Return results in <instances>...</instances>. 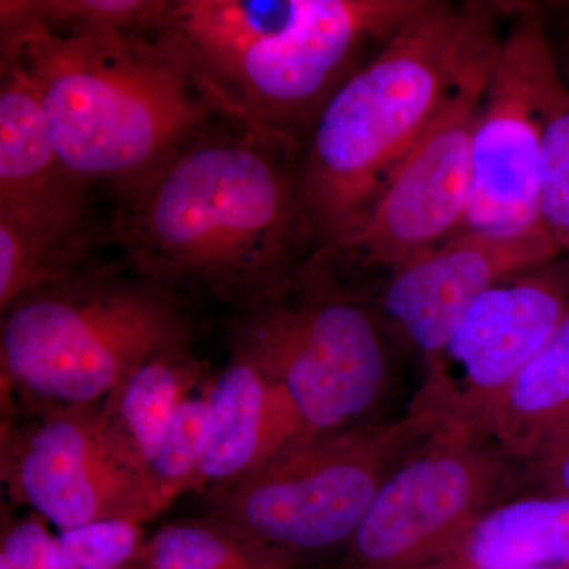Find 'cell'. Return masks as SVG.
<instances>
[{"label": "cell", "mask_w": 569, "mask_h": 569, "mask_svg": "<svg viewBox=\"0 0 569 569\" xmlns=\"http://www.w3.org/2000/svg\"><path fill=\"white\" fill-rule=\"evenodd\" d=\"M507 3L427 2L326 103L301 156L313 250L359 223L462 74L503 32Z\"/></svg>", "instance_id": "277c9868"}, {"label": "cell", "mask_w": 569, "mask_h": 569, "mask_svg": "<svg viewBox=\"0 0 569 569\" xmlns=\"http://www.w3.org/2000/svg\"><path fill=\"white\" fill-rule=\"evenodd\" d=\"M387 336L365 302L293 280L246 307L233 353L283 389L305 438L365 422L391 378Z\"/></svg>", "instance_id": "ba28073f"}, {"label": "cell", "mask_w": 569, "mask_h": 569, "mask_svg": "<svg viewBox=\"0 0 569 569\" xmlns=\"http://www.w3.org/2000/svg\"><path fill=\"white\" fill-rule=\"evenodd\" d=\"M203 377V365L189 347L178 348L137 367L103 400L112 429L148 470L176 410L201 387Z\"/></svg>", "instance_id": "ac0fdd59"}, {"label": "cell", "mask_w": 569, "mask_h": 569, "mask_svg": "<svg viewBox=\"0 0 569 569\" xmlns=\"http://www.w3.org/2000/svg\"><path fill=\"white\" fill-rule=\"evenodd\" d=\"M539 473L545 477L546 485L552 493L569 496V451L553 459L552 462L539 467Z\"/></svg>", "instance_id": "484cf974"}, {"label": "cell", "mask_w": 569, "mask_h": 569, "mask_svg": "<svg viewBox=\"0 0 569 569\" xmlns=\"http://www.w3.org/2000/svg\"><path fill=\"white\" fill-rule=\"evenodd\" d=\"M211 436L193 489L209 492L249 477L302 437L293 403L282 388L244 356L209 383Z\"/></svg>", "instance_id": "9a60e30c"}, {"label": "cell", "mask_w": 569, "mask_h": 569, "mask_svg": "<svg viewBox=\"0 0 569 569\" xmlns=\"http://www.w3.org/2000/svg\"><path fill=\"white\" fill-rule=\"evenodd\" d=\"M568 312L569 254L497 283L427 359L411 410L432 418L445 433L481 437L498 399Z\"/></svg>", "instance_id": "4fadbf2b"}, {"label": "cell", "mask_w": 569, "mask_h": 569, "mask_svg": "<svg viewBox=\"0 0 569 569\" xmlns=\"http://www.w3.org/2000/svg\"><path fill=\"white\" fill-rule=\"evenodd\" d=\"M2 61L31 82L63 167L112 189L140 181L222 118L167 28L61 31L2 0ZM223 119V118H222Z\"/></svg>", "instance_id": "7a4b0ae2"}, {"label": "cell", "mask_w": 569, "mask_h": 569, "mask_svg": "<svg viewBox=\"0 0 569 569\" xmlns=\"http://www.w3.org/2000/svg\"><path fill=\"white\" fill-rule=\"evenodd\" d=\"M569 567V496L503 501L443 552L417 569H563Z\"/></svg>", "instance_id": "e0dca14e"}, {"label": "cell", "mask_w": 569, "mask_h": 569, "mask_svg": "<svg viewBox=\"0 0 569 569\" xmlns=\"http://www.w3.org/2000/svg\"><path fill=\"white\" fill-rule=\"evenodd\" d=\"M520 462L488 438L441 433L385 482L342 569H417L515 489Z\"/></svg>", "instance_id": "7c38bea8"}, {"label": "cell", "mask_w": 569, "mask_h": 569, "mask_svg": "<svg viewBox=\"0 0 569 569\" xmlns=\"http://www.w3.org/2000/svg\"><path fill=\"white\" fill-rule=\"evenodd\" d=\"M174 293L112 269H84L2 313V392L28 408L103 402L137 367L189 347Z\"/></svg>", "instance_id": "5b68a950"}, {"label": "cell", "mask_w": 569, "mask_h": 569, "mask_svg": "<svg viewBox=\"0 0 569 569\" xmlns=\"http://www.w3.org/2000/svg\"><path fill=\"white\" fill-rule=\"evenodd\" d=\"M441 433L410 410L296 438L249 477L211 490L209 516L305 559L346 549L385 482Z\"/></svg>", "instance_id": "8992f818"}, {"label": "cell", "mask_w": 569, "mask_h": 569, "mask_svg": "<svg viewBox=\"0 0 569 569\" xmlns=\"http://www.w3.org/2000/svg\"><path fill=\"white\" fill-rule=\"evenodd\" d=\"M41 24L61 31H152L167 20L168 0H22Z\"/></svg>", "instance_id": "44dd1931"}, {"label": "cell", "mask_w": 569, "mask_h": 569, "mask_svg": "<svg viewBox=\"0 0 569 569\" xmlns=\"http://www.w3.org/2000/svg\"><path fill=\"white\" fill-rule=\"evenodd\" d=\"M565 91L541 9L509 3L471 133L470 198L459 233L546 231L542 138L550 111Z\"/></svg>", "instance_id": "9c48e42d"}, {"label": "cell", "mask_w": 569, "mask_h": 569, "mask_svg": "<svg viewBox=\"0 0 569 569\" xmlns=\"http://www.w3.org/2000/svg\"><path fill=\"white\" fill-rule=\"evenodd\" d=\"M62 569H130L144 539L141 523L108 520L59 531Z\"/></svg>", "instance_id": "603a6c76"}, {"label": "cell", "mask_w": 569, "mask_h": 569, "mask_svg": "<svg viewBox=\"0 0 569 569\" xmlns=\"http://www.w3.org/2000/svg\"><path fill=\"white\" fill-rule=\"evenodd\" d=\"M560 257L546 231L523 236L462 231L396 272L367 306L388 335L427 361L486 291Z\"/></svg>", "instance_id": "5bb4252c"}, {"label": "cell", "mask_w": 569, "mask_h": 569, "mask_svg": "<svg viewBox=\"0 0 569 569\" xmlns=\"http://www.w3.org/2000/svg\"><path fill=\"white\" fill-rule=\"evenodd\" d=\"M140 569H317L296 556L212 518L168 523L142 545Z\"/></svg>", "instance_id": "d6986e66"}, {"label": "cell", "mask_w": 569, "mask_h": 569, "mask_svg": "<svg viewBox=\"0 0 569 569\" xmlns=\"http://www.w3.org/2000/svg\"><path fill=\"white\" fill-rule=\"evenodd\" d=\"M497 47L462 74L353 230L310 254L299 280L367 305L396 272L459 233L470 198L471 133Z\"/></svg>", "instance_id": "52a82bcc"}, {"label": "cell", "mask_w": 569, "mask_h": 569, "mask_svg": "<svg viewBox=\"0 0 569 569\" xmlns=\"http://www.w3.org/2000/svg\"><path fill=\"white\" fill-rule=\"evenodd\" d=\"M301 156L239 127L211 130L116 190L108 238L133 272L171 293L257 305L293 282L312 254Z\"/></svg>", "instance_id": "6da1fadb"}, {"label": "cell", "mask_w": 569, "mask_h": 569, "mask_svg": "<svg viewBox=\"0 0 569 569\" xmlns=\"http://www.w3.org/2000/svg\"><path fill=\"white\" fill-rule=\"evenodd\" d=\"M211 436L209 385L200 395L190 396L176 410L151 462L153 481L164 496L174 500L183 490L193 489L194 478Z\"/></svg>", "instance_id": "ffe728a7"}, {"label": "cell", "mask_w": 569, "mask_h": 569, "mask_svg": "<svg viewBox=\"0 0 569 569\" xmlns=\"http://www.w3.org/2000/svg\"><path fill=\"white\" fill-rule=\"evenodd\" d=\"M89 183L52 146L31 82L2 61L0 82V293L7 299L81 271L108 239L89 203Z\"/></svg>", "instance_id": "30bf717a"}, {"label": "cell", "mask_w": 569, "mask_h": 569, "mask_svg": "<svg viewBox=\"0 0 569 569\" xmlns=\"http://www.w3.org/2000/svg\"><path fill=\"white\" fill-rule=\"evenodd\" d=\"M3 425L2 481L59 531L123 520L144 523L171 503L112 429L103 403L29 408Z\"/></svg>", "instance_id": "8fae6325"}, {"label": "cell", "mask_w": 569, "mask_h": 569, "mask_svg": "<svg viewBox=\"0 0 569 569\" xmlns=\"http://www.w3.org/2000/svg\"><path fill=\"white\" fill-rule=\"evenodd\" d=\"M429 0H178L164 20L217 111L302 151L326 103Z\"/></svg>", "instance_id": "3957f363"}, {"label": "cell", "mask_w": 569, "mask_h": 569, "mask_svg": "<svg viewBox=\"0 0 569 569\" xmlns=\"http://www.w3.org/2000/svg\"><path fill=\"white\" fill-rule=\"evenodd\" d=\"M481 437L538 467L569 451V312L498 399Z\"/></svg>", "instance_id": "2e32d148"}, {"label": "cell", "mask_w": 569, "mask_h": 569, "mask_svg": "<svg viewBox=\"0 0 569 569\" xmlns=\"http://www.w3.org/2000/svg\"><path fill=\"white\" fill-rule=\"evenodd\" d=\"M47 522L33 512L3 527L0 569H62L61 541L51 533Z\"/></svg>", "instance_id": "cb8c5ba5"}, {"label": "cell", "mask_w": 569, "mask_h": 569, "mask_svg": "<svg viewBox=\"0 0 569 569\" xmlns=\"http://www.w3.org/2000/svg\"><path fill=\"white\" fill-rule=\"evenodd\" d=\"M541 220L561 254H569V92L550 111L542 138Z\"/></svg>", "instance_id": "7402d4cb"}, {"label": "cell", "mask_w": 569, "mask_h": 569, "mask_svg": "<svg viewBox=\"0 0 569 569\" xmlns=\"http://www.w3.org/2000/svg\"><path fill=\"white\" fill-rule=\"evenodd\" d=\"M545 26L557 71H559L560 80L569 92V13L560 14L557 18V26H553V28L546 24V21Z\"/></svg>", "instance_id": "d4e9b609"}]
</instances>
